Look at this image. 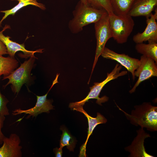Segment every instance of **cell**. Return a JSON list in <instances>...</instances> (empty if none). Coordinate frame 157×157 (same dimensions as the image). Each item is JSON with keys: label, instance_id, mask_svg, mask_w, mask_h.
Wrapping results in <instances>:
<instances>
[{"label": "cell", "instance_id": "1", "mask_svg": "<svg viewBox=\"0 0 157 157\" xmlns=\"http://www.w3.org/2000/svg\"><path fill=\"white\" fill-rule=\"evenodd\" d=\"M106 13L104 10L85 4L80 1L72 12L73 18L68 24L69 28L72 33H78L84 26L97 22Z\"/></svg>", "mask_w": 157, "mask_h": 157}, {"label": "cell", "instance_id": "2", "mask_svg": "<svg viewBox=\"0 0 157 157\" xmlns=\"http://www.w3.org/2000/svg\"><path fill=\"white\" fill-rule=\"evenodd\" d=\"M117 106L133 125L146 128L151 131H157V106H152L150 102H144L135 106V109L131 111L130 115Z\"/></svg>", "mask_w": 157, "mask_h": 157}, {"label": "cell", "instance_id": "3", "mask_svg": "<svg viewBox=\"0 0 157 157\" xmlns=\"http://www.w3.org/2000/svg\"><path fill=\"white\" fill-rule=\"evenodd\" d=\"M109 22L112 38L119 44L126 42L135 25L132 17L128 14L109 15Z\"/></svg>", "mask_w": 157, "mask_h": 157}, {"label": "cell", "instance_id": "4", "mask_svg": "<svg viewBox=\"0 0 157 157\" xmlns=\"http://www.w3.org/2000/svg\"><path fill=\"white\" fill-rule=\"evenodd\" d=\"M35 56L30 57L29 59L21 64L20 66L14 70L9 75L3 77L2 80L8 79V82L3 86L5 88L8 85L11 84L10 87L13 92L17 94L23 85H28L31 80V72L34 67L35 59Z\"/></svg>", "mask_w": 157, "mask_h": 157}, {"label": "cell", "instance_id": "5", "mask_svg": "<svg viewBox=\"0 0 157 157\" xmlns=\"http://www.w3.org/2000/svg\"><path fill=\"white\" fill-rule=\"evenodd\" d=\"M122 68V65L117 64L111 72L107 73V76L104 80L100 83H95L92 86L90 87V91L85 98L79 101L70 103L69 107L72 109L76 106H83L86 102L91 99H97L96 103L100 105H101L102 103L107 101L108 98L106 96L99 97L100 93L103 88L108 82L127 74L126 71L120 72Z\"/></svg>", "mask_w": 157, "mask_h": 157}, {"label": "cell", "instance_id": "6", "mask_svg": "<svg viewBox=\"0 0 157 157\" xmlns=\"http://www.w3.org/2000/svg\"><path fill=\"white\" fill-rule=\"evenodd\" d=\"M109 17L108 14L106 13L99 21L94 23L97 46L94 60L89 81L90 80L98 58L101 55L106 43L109 39L112 38Z\"/></svg>", "mask_w": 157, "mask_h": 157}, {"label": "cell", "instance_id": "7", "mask_svg": "<svg viewBox=\"0 0 157 157\" xmlns=\"http://www.w3.org/2000/svg\"><path fill=\"white\" fill-rule=\"evenodd\" d=\"M59 74H56L51 86L46 94L42 96H36L37 102L34 106L27 110L16 109L13 111L12 114L16 115L22 113L28 114V115L26 118L28 119L31 116L36 117L38 115L43 113H49L50 110L53 109L54 106L52 105V100L47 99V96L53 85L58 83V80Z\"/></svg>", "mask_w": 157, "mask_h": 157}, {"label": "cell", "instance_id": "8", "mask_svg": "<svg viewBox=\"0 0 157 157\" xmlns=\"http://www.w3.org/2000/svg\"><path fill=\"white\" fill-rule=\"evenodd\" d=\"M139 60V66L134 73L135 76L138 77V78L133 87L129 91L130 93L134 92L142 82L152 77L157 76V64L153 59L142 55Z\"/></svg>", "mask_w": 157, "mask_h": 157}, {"label": "cell", "instance_id": "9", "mask_svg": "<svg viewBox=\"0 0 157 157\" xmlns=\"http://www.w3.org/2000/svg\"><path fill=\"white\" fill-rule=\"evenodd\" d=\"M154 10V14L146 17L147 26L143 32L138 33L133 36V40L136 44L146 41L149 43H157V7Z\"/></svg>", "mask_w": 157, "mask_h": 157}, {"label": "cell", "instance_id": "10", "mask_svg": "<svg viewBox=\"0 0 157 157\" xmlns=\"http://www.w3.org/2000/svg\"><path fill=\"white\" fill-rule=\"evenodd\" d=\"M101 55L104 58L117 62L131 73L133 79H135L134 73L139 66V60L132 58L124 54L118 53L105 47Z\"/></svg>", "mask_w": 157, "mask_h": 157}, {"label": "cell", "instance_id": "11", "mask_svg": "<svg viewBox=\"0 0 157 157\" xmlns=\"http://www.w3.org/2000/svg\"><path fill=\"white\" fill-rule=\"evenodd\" d=\"M20 142V138L16 134L12 133L8 138L5 137L0 147V157H22Z\"/></svg>", "mask_w": 157, "mask_h": 157}, {"label": "cell", "instance_id": "12", "mask_svg": "<svg viewBox=\"0 0 157 157\" xmlns=\"http://www.w3.org/2000/svg\"><path fill=\"white\" fill-rule=\"evenodd\" d=\"M137 135L131 144L125 148V150L130 153L131 157H153L145 151L144 142L145 139L150 137L146 133L143 128H141L137 131Z\"/></svg>", "mask_w": 157, "mask_h": 157}, {"label": "cell", "instance_id": "13", "mask_svg": "<svg viewBox=\"0 0 157 157\" xmlns=\"http://www.w3.org/2000/svg\"><path fill=\"white\" fill-rule=\"evenodd\" d=\"M9 27L10 26L9 25H6L3 29L0 31V40L6 46L7 53L10 56L15 57L16 52L19 51L22 52L24 56L27 58L34 56V54L36 52L42 53L43 52V49H40L35 51L27 50L25 49L24 43L19 44L10 40V37L4 35L3 32Z\"/></svg>", "mask_w": 157, "mask_h": 157}, {"label": "cell", "instance_id": "14", "mask_svg": "<svg viewBox=\"0 0 157 157\" xmlns=\"http://www.w3.org/2000/svg\"><path fill=\"white\" fill-rule=\"evenodd\" d=\"M157 5V0H135L128 14L132 17H149Z\"/></svg>", "mask_w": 157, "mask_h": 157}, {"label": "cell", "instance_id": "15", "mask_svg": "<svg viewBox=\"0 0 157 157\" xmlns=\"http://www.w3.org/2000/svg\"><path fill=\"white\" fill-rule=\"evenodd\" d=\"M72 109L73 110H75L83 113L88 119V128L87 138L85 142L81 147L80 153V156H86V145L90 136L97 126L100 124L106 123L107 122V119L103 115L99 113H97L96 117H92L83 109L82 106H76Z\"/></svg>", "mask_w": 157, "mask_h": 157}, {"label": "cell", "instance_id": "16", "mask_svg": "<svg viewBox=\"0 0 157 157\" xmlns=\"http://www.w3.org/2000/svg\"><path fill=\"white\" fill-rule=\"evenodd\" d=\"M17 1L19 2L18 4L11 9L4 10H0V13H4V16L0 21V27L3 21L8 16L10 15H14L15 13L22 8L29 5H32L38 7L42 10L46 9L45 5L37 2V0H10Z\"/></svg>", "mask_w": 157, "mask_h": 157}, {"label": "cell", "instance_id": "17", "mask_svg": "<svg viewBox=\"0 0 157 157\" xmlns=\"http://www.w3.org/2000/svg\"><path fill=\"white\" fill-rule=\"evenodd\" d=\"M18 61L10 56L4 57L0 55V77L1 75L5 77L10 75L18 67Z\"/></svg>", "mask_w": 157, "mask_h": 157}, {"label": "cell", "instance_id": "18", "mask_svg": "<svg viewBox=\"0 0 157 157\" xmlns=\"http://www.w3.org/2000/svg\"><path fill=\"white\" fill-rule=\"evenodd\" d=\"M135 0H110L113 14L116 15L128 14Z\"/></svg>", "mask_w": 157, "mask_h": 157}, {"label": "cell", "instance_id": "19", "mask_svg": "<svg viewBox=\"0 0 157 157\" xmlns=\"http://www.w3.org/2000/svg\"><path fill=\"white\" fill-rule=\"evenodd\" d=\"M137 52L142 55L150 57L157 63V43H137L135 46Z\"/></svg>", "mask_w": 157, "mask_h": 157}, {"label": "cell", "instance_id": "20", "mask_svg": "<svg viewBox=\"0 0 157 157\" xmlns=\"http://www.w3.org/2000/svg\"><path fill=\"white\" fill-rule=\"evenodd\" d=\"M63 133L60 142V148L63 149L65 146L70 151H73L75 147L76 140L65 128H60Z\"/></svg>", "mask_w": 157, "mask_h": 157}, {"label": "cell", "instance_id": "21", "mask_svg": "<svg viewBox=\"0 0 157 157\" xmlns=\"http://www.w3.org/2000/svg\"><path fill=\"white\" fill-rule=\"evenodd\" d=\"M88 4L98 9L105 10L109 15L113 14L110 0H87Z\"/></svg>", "mask_w": 157, "mask_h": 157}, {"label": "cell", "instance_id": "22", "mask_svg": "<svg viewBox=\"0 0 157 157\" xmlns=\"http://www.w3.org/2000/svg\"><path fill=\"white\" fill-rule=\"evenodd\" d=\"M1 77H0V81ZM8 99L1 92L0 90V116H5L9 115V110L7 105L9 102Z\"/></svg>", "mask_w": 157, "mask_h": 157}, {"label": "cell", "instance_id": "23", "mask_svg": "<svg viewBox=\"0 0 157 157\" xmlns=\"http://www.w3.org/2000/svg\"><path fill=\"white\" fill-rule=\"evenodd\" d=\"M5 119L4 115L0 116V145L2 144L5 136L1 131V129L3 127L4 122Z\"/></svg>", "mask_w": 157, "mask_h": 157}, {"label": "cell", "instance_id": "24", "mask_svg": "<svg viewBox=\"0 0 157 157\" xmlns=\"http://www.w3.org/2000/svg\"><path fill=\"white\" fill-rule=\"evenodd\" d=\"M8 54L7 50L4 44L0 40V55Z\"/></svg>", "mask_w": 157, "mask_h": 157}, {"label": "cell", "instance_id": "25", "mask_svg": "<svg viewBox=\"0 0 157 157\" xmlns=\"http://www.w3.org/2000/svg\"><path fill=\"white\" fill-rule=\"evenodd\" d=\"M53 151L55 153V157H62L63 154L62 149L56 147L53 149Z\"/></svg>", "mask_w": 157, "mask_h": 157}, {"label": "cell", "instance_id": "26", "mask_svg": "<svg viewBox=\"0 0 157 157\" xmlns=\"http://www.w3.org/2000/svg\"><path fill=\"white\" fill-rule=\"evenodd\" d=\"M82 3L85 4H88V3L87 0H80Z\"/></svg>", "mask_w": 157, "mask_h": 157}]
</instances>
